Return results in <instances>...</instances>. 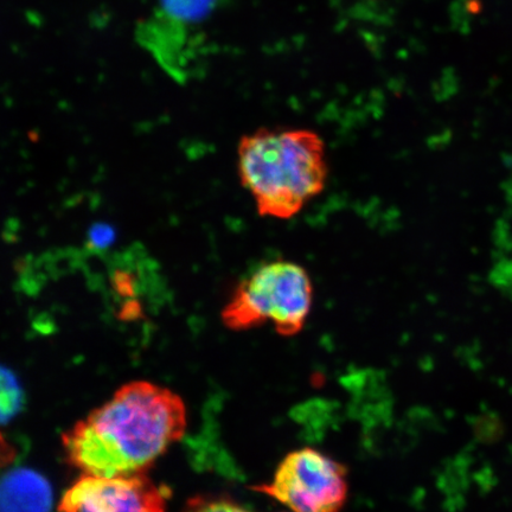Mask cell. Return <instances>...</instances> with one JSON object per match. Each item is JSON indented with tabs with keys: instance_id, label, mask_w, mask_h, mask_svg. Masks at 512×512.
Masks as SVG:
<instances>
[{
	"instance_id": "6da1fadb",
	"label": "cell",
	"mask_w": 512,
	"mask_h": 512,
	"mask_svg": "<svg viewBox=\"0 0 512 512\" xmlns=\"http://www.w3.org/2000/svg\"><path fill=\"white\" fill-rule=\"evenodd\" d=\"M185 428L187 409L178 395L131 382L64 434L63 446L69 463L85 476L142 475Z\"/></svg>"
},
{
	"instance_id": "7a4b0ae2",
	"label": "cell",
	"mask_w": 512,
	"mask_h": 512,
	"mask_svg": "<svg viewBox=\"0 0 512 512\" xmlns=\"http://www.w3.org/2000/svg\"><path fill=\"white\" fill-rule=\"evenodd\" d=\"M238 174L261 216L291 219L328 181L324 140L305 128H260L239 142Z\"/></svg>"
},
{
	"instance_id": "3957f363",
	"label": "cell",
	"mask_w": 512,
	"mask_h": 512,
	"mask_svg": "<svg viewBox=\"0 0 512 512\" xmlns=\"http://www.w3.org/2000/svg\"><path fill=\"white\" fill-rule=\"evenodd\" d=\"M313 300L310 274L297 262L277 259L262 262L235 287L222 311L223 323L235 331L271 323L278 334L302 331Z\"/></svg>"
},
{
	"instance_id": "277c9868",
	"label": "cell",
	"mask_w": 512,
	"mask_h": 512,
	"mask_svg": "<svg viewBox=\"0 0 512 512\" xmlns=\"http://www.w3.org/2000/svg\"><path fill=\"white\" fill-rule=\"evenodd\" d=\"M254 490L293 512H339L347 498V472L325 454L303 448L288 454L271 482Z\"/></svg>"
},
{
	"instance_id": "5b68a950",
	"label": "cell",
	"mask_w": 512,
	"mask_h": 512,
	"mask_svg": "<svg viewBox=\"0 0 512 512\" xmlns=\"http://www.w3.org/2000/svg\"><path fill=\"white\" fill-rule=\"evenodd\" d=\"M220 0H156L137 31L142 46L177 76L187 75L203 41L202 30Z\"/></svg>"
},
{
	"instance_id": "8992f818",
	"label": "cell",
	"mask_w": 512,
	"mask_h": 512,
	"mask_svg": "<svg viewBox=\"0 0 512 512\" xmlns=\"http://www.w3.org/2000/svg\"><path fill=\"white\" fill-rule=\"evenodd\" d=\"M60 512H166L163 492L142 475L85 476L60 503Z\"/></svg>"
},
{
	"instance_id": "52a82bcc",
	"label": "cell",
	"mask_w": 512,
	"mask_h": 512,
	"mask_svg": "<svg viewBox=\"0 0 512 512\" xmlns=\"http://www.w3.org/2000/svg\"><path fill=\"white\" fill-rule=\"evenodd\" d=\"M53 489L40 473L14 469L0 476V512H51Z\"/></svg>"
},
{
	"instance_id": "ba28073f",
	"label": "cell",
	"mask_w": 512,
	"mask_h": 512,
	"mask_svg": "<svg viewBox=\"0 0 512 512\" xmlns=\"http://www.w3.org/2000/svg\"><path fill=\"white\" fill-rule=\"evenodd\" d=\"M24 394L17 377L0 367V425L6 424L21 411Z\"/></svg>"
},
{
	"instance_id": "9c48e42d",
	"label": "cell",
	"mask_w": 512,
	"mask_h": 512,
	"mask_svg": "<svg viewBox=\"0 0 512 512\" xmlns=\"http://www.w3.org/2000/svg\"><path fill=\"white\" fill-rule=\"evenodd\" d=\"M184 512H249L232 499L214 496H198L190 499Z\"/></svg>"
},
{
	"instance_id": "30bf717a",
	"label": "cell",
	"mask_w": 512,
	"mask_h": 512,
	"mask_svg": "<svg viewBox=\"0 0 512 512\" xmlns=\"http://www.w3.org/2000/svg\"><path fill=\"white\" fill-rule=\"evenodd\" d=\"M117 229L108 222H96L87 233V247L95 252H104L117 240Z\"/></svg>"
},
{
	"instance_id": "8fae6325",
	"label": "cell",
	"mask_w": 512,
	"mask_h": 512,
	"mask_svg": "<svg viewBox=\"0 0 512 512\" xmlns=\"http://www.w3.org/2000/svg\"><path fill=\"white\" fill-rule=\"evenodd\" d=\"M15 458V448L12 447L10 441L4 437L3 433L0 432V469L14 462Z\"/></svg>"
}]
</instances>
